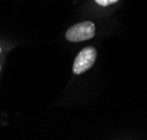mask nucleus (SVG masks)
<instances>
[{
	"label": "nucleus",
	"instance_id": "nucleus-1",
	"mask_svg": "<svg viewBox=\"0 0 147 140\" xmlns=\"http://www.w3.org/2000/svg\"><path fill=\"white\" fill-rule=\"evenodd\" d=\"M95 35V26L92 21H83L69 28L65 37L71 42H80L92 39Z\"/></svg>",
	"mask_w": 147,
	"mask_h": 140
},
{
	"label": "nucleus",
	"instance_id": "nucleus-5",
	"mask_svg": "<svg viewBox=\"0 0 147 140\" xmlns=\"http://www.w3.org/2000/svg\"><path fill=\"white\" fill-rule=\"evenodd\" d=\"M0 69H1V67H0Z\"/></svg>",
	"mask_w": 147,
	"mask_h": 140
},
{
	"label": "nucleus",
	"instance_id": "nucleus-3",
	"mask_svg": "<svg viewBox=\"0 0 147 140\" xmlns=\"http://www.w3.org/2000/svg\"><path fill=\"white\" fill-rule=\"evenodd\" d=\"M97 5L100 6H103V7H106V6H110L112 3H116L118 0H94Z\"/></svg>",
	"mask_w": 147,
	"mask_h": 140
},
{
	"label": "nucleus",
	"instance_id": "nucleus-4",
	"mask_svg": "<svg viewBox=\"0 0 147 140\" xmlns=\"http://www.w3.org/2000/svg\"><path fill=\"white\" fill-rule=\"evenodd\" d=\"M0 52H1V48H0Z\"/></svg>",
	"mask_w": 147,
	"mask_h": 140
},
{
	"label": "nucleus",
	"instance_id": "nucleus-2",
	"mask_svg": "<svg viewBox=\"0 0 147 140\" xmlns=\"http://www.w3.org/2000/svg\"><path fill=\"white\" fill-rule=\"evenodd\" d=\"M96 57H97V52L94 47L83 48L74 60L73 72L75 74H81L85 72L95 64Z\"/></svg>",
	"mask_w": 147,
	"mask_h": 140
}]
</instances>
